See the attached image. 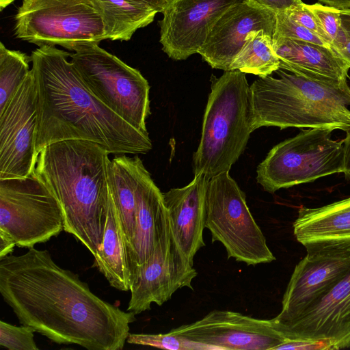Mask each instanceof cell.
Wrapping results in <instances>:
<instances>
[{
  "label": "cell",
  "mask_w": 350,
  "mask_h": 350,
  "mask_svg": "<svg viewBox=\"0 0 350 350\" xmlns=\"http://www.w3.org/2000/svg\"><path fill=\"white\" fill-rule=\"evenodd\" d=\"M0 293L21 325L60 345L121 350L136 320L58 266L48 250L34 247L0 258Z\"/></svg>",
  "instance_id": "6da1fadb"
},
{
  "label": "cell",
  "mask_w": 350,
  "mask_h": 350,
  "mask_svg": "<svg viewBox=\"0 0 350 350\" xmlns=\"http://www.w3.org/2000/svg\"><path fill=\"white\" fill-rule=\"evenodd\" d=\"M70 53L43 45L31 52L37 110L36 154L69 139L94 142L109 154H146L148 135L137 130L100 101L86 87Z\"/></svg>",
  "instance_id": "7a4b0ae2"
},
{
  "label": "cell",
  "mask_w": 350,
  "mask_h": 350,
  "mask_svg": "<svg viewBox=\"0 0 350 350\" xmlns=\"http://www.w3.org/2000/svg\"><path fill=\"white\" fill-rule=\"evenodd\" d=\"M109 154L90 141L57 142L40 152L34 171L60 204L64 230L77 239L94 256L102 242L107 221Z\"/></svg>",
  "instance_id": "3957f363"
},
{
  "label": "cell",
  "mask_w": 350,
  "mask_h": 350,
  "mask_svg": "<svg viewBox=\"0 0 350 350\" xmlns=\"http://www.w3.org/2000/svg\"><path fill=\"white\" fill-rule=\"evenodd\" d=\"M278 77H260L250 85L254 130L327 129L350 131V88L314 80L279 68Z\"/></svg>",
  "instance_id": "277c9868"
},
{
  "label": "cell",
  "mask_w": 350,
  "mask_h": 350,
  "mask_svg": "<svg viewBox=\"0 0 350 350\" xmlns=\"http://www.w3.org/2000/svg\"><path fill=\"white\" fill-rule=\"evenodd\" d=\"M202 135L193 154L194 176L211 178L229 172L254 131L250 88L245 73L227 70L212 81Z\"/></svg>",
  "instance_id": "5b68a950"
},
{
  "label": "cell",
  "mask_w": 350,
  "mask_h": 350,
  "mask_svg": "<svg viewBox=\"0 0 350 350\" xmlns=\"http://www.w3.org/2000/svg\"><path fill=\"white\" fill-rule=\"evenodd\" d=\"M72 51L71 62L88 90L123 120L148 135L150 87L141 72L98 43H81Z\"/></svg>",
  "instance_id": "8992f818"
},
{
  "label": "cell",
  "mask_w": 350,
  "mask_h": 350,
  "mask_svg": "<svg viewBox=\"0 0 350 350\" xmlns=\"http://www.w3.org/2000/svg\"><path fill=\"white\" fill-rule=\"evenodd\" d=\"M228 172L207 183L204 226L212 242L224 245L228 258L247 265L271 262L275 257L247 205L245 193Z\"/></svg>",
  "instance_id": "52a82bcc"
},
{
  "label": "cell",
  "mask_w": 350,
  "mask_h": 350,
  "mask_svg": "<svg viewBox=\"0 0 350 350\" xmlns=\"http://www.w3.org/2000/svg\"><path fill=\"white\" fill-rule=\"evenodd\" d=\"M332 130L308 129L273 146L258 165L256 180L269 193L342 172L343 141Z\"/></svg>",
  "instance_id": "ba28073f"
},
{
  "label": "cell",
  "mask_w": 350,
  "mask_h": 350,
  "mask_svg": "<svg viewBox=\"0 0 350 350\" xmlns=\"http://www.w3.org/2000/svg\"><path fill=\"white\" fill-rule=\"evenodd\" d=\"M14 21L15 36L39 46L72 51L81 43L107 40L94 0H23Z\"/></svg>",
  "instance_id": "9c48e42d"
},
{
  "label": "cell",
  "mask_w": 350,
  "mask_h": 350,
  "mask_svg": "<svg viewBox=\"0 0 350 350\" xmlns=\"http://www.w3.org/2000/svg\"><path fill=\"white\" fill-rule=\"evenodd\" d=\"M63 230L60 204L35 172L24 178L0 179V232L16 246L33 247Z\"/></svg>",
  "instance_id": "30bf717a"
},
{
  "label": "cell",
  "mask_w": 350,
  "mask_h": 350,
  "mask_svg": "<svg viewBox=\"0 0 350 350\" xmlns=\"http://www.w3.org/2000/svg\"><path fill=\"white\" fill-rule=\"evenodd\" d=\"M37 110L29 75L0 113V179L24 178L35 171Z\"/></svg>",
  "instance_id": "8fae6325"
},
{
  "label": "cell",
  "mask_w": 350,
  "mask_h": 350,
  "mask_svg": "<svg viewBox=\"0 0 350 350\" xmlns=\"http://www.w3.org/2000/svg\"><path fill=\"white\" fill-rule=\"evenodd\" d=\"M170 332L215 350H275L284 340L271 319L229 310H214L198 321Z\"/></svg>",
  "instance_id": "7c38bea8"
},
{
  "label": "cell",
  "mask_w": 350,
  "mask_h": 350,
  "mask_svg": "<svg viewBox=\"0 0 350 350\" xmlns=\"http://www.w3.org/2000/svg\"><path fill=\"white\" fill-rule=\"evenodd\" d=\"M247 0H172L160 21V43L174 60L198 53L221 15Z\"/></svg>",
  "instance_id": "4fadbf2b"
},
{
  "label": "cell",
  "mask_w": 350,
  "mask_h": 350,
  "mask_svg": "<svg viewBox=\"0 0 350 350\" xmlns=\"http://www.w3.org/2000/svg\"><path fill=\"white\" fill-rule=\"evenodd\" d=\"M175 241L172 232L163 240L131 286L127 311L135 314L163 305L178 289H193L198 273Z\"/></svg>",
  "instance_id": "5bb4252c"
},
{
  "label": "cell",
  "mask_w": 350,
  "mask_h": 350,
  "mask_svg": "<svg viewBox=\"0 0 350 350\" xmlns=\"http://www.w3.org/2000/svg\"><path fill=\"white\" fill-rule=\"evenodd\" d=\"M350 269V256L306 255L296 265L282 301V310L271 322L288 324L317 304Z\"/></svg>",
  "instance_id": "9a60e30c"
},
{
  "label": "cell",
  "mask_w": 350,
  "mask_h": 350,
  "mask_svg": "<svg viewBox=\"0 0 350 350\" xmlns=\"http://www.w3.org/2000/svg\"><path fill=\"white\" fill-rule=\"evenodd\" d=\"M276 13L252 0L227 10L214 24L198 53L213 68L230 70L248 34L263 30L273 38Z\"/></svg>",
  "instance_id": "2e32d148"
},
{
  "label": "cell",
  "mask_w": 350,
  "mask_h": 350,
  "mask_svg": "<svg viewBox=\"0 0 350 350\" xmlns=\"http://www.w3.org/2000/svg\"><path fill=\"white\" fill-rule=\"evenodd\" d=\"M275 329L284 338L327 340L335 350L350 348V269L312 308Z\"/></svg>",
  "instance_id": "e0dca14e"
},
{
  "label": "cell",
  "mask_w": 350,
  "mask_h": 350,
  "mask_svg": "<svg viewBox=\"0 0 350 350\" xmlns=\"http://www.w3.org/2000/svg\"><path fill=\"white\" fill-rule=\"evenodd\" d=\"M135 192L136 226L129 258L131 285L159 243L172 234L163 193L138 156Z\"/></svg>",
  "instance_id": "ac0fdd59"
},
{
  "label": "cell",
  "mask_w": 350,
  "mask_h": 350,
  "mask_svg": "<svg viewBox=\"0 0 350 350\" xmlns=\"http://www.w3.org/2000/svg\"><path fill=\"white\" fill-rule=\"evenodd\" d=\"M293 228L308 254L350 256V197L320 207L301 206Z\"/></svg>",
  "instance_id": "d6986e66"
},
{
  "label": "cell",
  "mask_w": 350,
  "mask_h": 350,
  "mask_svg": "<svg viewBox=\"0 0 350 350\" xmlns=\"http://www.w3.org/2000/svg\"><path fill=\"white\" fill-rule=\"evenodd\" d=\"M208 180L205 175L198 174L187 185L163 193L172 235L192 263L197 252L205 245L203 230Z\"/></svg>",
  "instance_id": "ffe728a7"
},
{
  "label": "cell",
  "mask_w": 350,
  "mask_h": 350,
  "mask_svg": "<svg viewBox=\"0 0 350 350\" xmlns=\"http://www.w3.org/2000/svg\"><path fill=\"white\" fill-rule=\"evenodd\" d=\"M280 68L322 82L345 84L350 67L330 47L284 38H273Z\"/></svg>",
  "instance_id": "44dd1931"
},
{
  "label": "cell",
  "mask_w": 350,
  "mask_h": 350,
  "mask_svg": "<svg viewBox=\"0 0 350 350\" xmlns=\"http://www.w3.org/2000/svg\"><path fill=\"white\" fill-rule=\"evenodd\" d=\"M94 257V266L112 287L122 291L130 290L132 281L129 254L121 222L111 193L103 240Z\"/></svg>",
  "instance_id": "7402d4cb"
},
{
  "label": "cell",
  "mask_w": 350,
  "mask_h": 350,
  "mask_svg": "<svg viewBox=\"0 0 350 350\" xmlns=\"http://www.w3.org/2000/svg\"><path fill=\"white\" fill-rule=\"evenodd\" d=\"M137 159V154H118L108 163L109 191L121 222L129 260L136 226Z\"/></svg>",
  "instance_id": "603a6c76"
},
{
  "label": "cell",
  "mask_w": 350,
  "mask_h": 350,
  "mask_svg": "<svg viewBox=\"0 0 350 350\" xmlns=\"http://www.w3.org/2000/svg\"><path fill=\"white\" fill-rule=\"evenodd\" d=\"M103 19L107 39L129 40L139 29L151 23L155 10L136 0H94Z\"/></svg>",
  "instance_id": "cb8c5ba5"
},
{
  "label": "cell",
  "mask_w": 350,
  "mask_h": 350,
  "mask_svg": "<svg viewBox=\"0 0 350 350\" xmlns=\"http://www.w3.org/2000/svg\"><path fill=\"white\" fill-rule=\"evenodd\" d=\"M280 63L273 48V38L260 30L252 31L246 37L230 70H237L265 77L279 69Z\"/></svg>",
  "instance_id": "d4e9b609"
},
{
  "label": "cell",
  "mask_w": 350,
  "mask_h": 350,
  "mask_svg": "<svg viewBox=\"0 0 350 350\" xmlns=\"http://www.w3.org/2000/svg\"><path fill=\"white\" fill-rule=\"evenodd\" d=\"M30 62V56L0 43V113L29 75Z\"/></svg>",
  "instance_id": "484cf974"
},
{
  "label": "cell",
  "mask_w": 350,
  "mask_h": 350,
  "mask_svg": "<svg viewBox=\"0 0 350 350\" xmlns=\"http://www.w3.org/2000/svg\"><path fill=\"white\" fill-rule=\"evenodd\" d=\"M126 342L169 350L215 349L211 346L186 339L170 332L166 334H129Z\"/></svg>",
  "instance_id": "4316f807"
},
{
  "label": "cell",
  "mask_w": 350,
  "mask_h": 350,
  "mask_svg": "<svg viewBox=\"0 0 350 350\" xmlns=\"http://www.w3.org/2000/svg\"><path fill=\"white\" fill-rule=\"evenodd\" d=\"M308 7L314 13L324 32L332 49L342 45L348 38L343 31L340 17V10L317 3Z\"/></svg>",
  "instance_id": "83f0119b"
},
{
  "label": "cell",
  "mask_w": 350,
  "mask_h": 350,
  "mask_svg": "<svg viewBox=\"0 0 350 350\" xmlns=\"http://www.w3.org/2000/svg\"><path fill=\"white\" fill-rule=\"evenodd\" d=\"M33 332L29 327L0 321V345L10 350H38Z\"/></svg>",
  "instance_id": "f1b7e54d"
},
{
  "label": "cell",
  "mask_w": 350,
  "mask_h": 350,
  "mask_svg": "<svg viewBox=\"0 0 350 350\" xmlns=\"http://www.w3.org/2000/svg\"><path fill=\"white\" fill-rule=\"evenodd\" d=\"M284 38L302 40L332 48L331 45L293 21L285 12L276 13V23L273 38Z\"/></svg>",
  "instance_id": "f546056e"
},
{
  "label": "cell",
  "mask_w": 350,
  "mask_h": 350,
  "mask_svg": "<svg viewBox=\"0 0 350 350\" xmlns=\"http://www.w3.org/2000/svg\"><path fill=\"white\" fill-rule=\"evenodd\" d=\"M284 12L293 21L308 29L331 45L319 20L308 7V4L301 3Z\"/></svg>",
  "instance_id": "4dcf8cb0"
},
{
  "label": "cell",
  "mask_w": 350,
  "mask_h": 350,
  "mask_svg": "<svg viewBox=\"0 0 350 350\" xmlns=\"http://www.w3.org/2000/svg\"><path fill=\"white\" fill-rule=\"evenodd\" d=\"M335 350L333 344L327 340H311L301 338H284L282 343L275 350Z\"/></svg>",
  "instance_id": "1f68e13d"
},
{
  "label": "cell",
  "mask_w": 350,
  "mask_h": 350,
  "mask_svg": "<svg viewBox=\"0 0 350 350\" xmlns=\"http://www.w3.org/2000/svg\"><path fill=\"white\" fill-rule=\"evenodd\" d=\"M258 5L269 9L275 13L286 11L299 5L301 0H252Z\"/></svg>",
  "instance_id": "d6a6232c"
},
{
  "label": "cell",
  "mask_w": 350,
  "mask_h": 350,
  "mask_svg": "<svg viewBox=\"0 0 350 350\" xmlns=\"http://www.w3.org/2000/svg\"><path fill=\"white\" fill-rule=\"evenodd\" d=\"M342 141V173L347 179L350 180V131L347 132V135Z\"/></svg>",
  "instance_id": "836d02e7"
},
{
  "label": "cell",
  "mask_w": 350,
  "mask_h": 350,
  "mask_svg": "<svg viewBox=\"0 0 350 350\" xmlns=\"http://www.w3.org/2000/svg\"><path fill=\"white\" fill-rule=\"evenodd\" d=\"M14 246H16V243L9 236L0 232V258L10 255Z\"/></svg>",
  "instance_id": "e575fe53"
},
{
  "label": "cell",
  "mask_w": 350,
  "mask_h": 350,
  "mask_svg": "<svg viewBox=\"0 0 350 350\" xmlns=\"http://www.w3.org/2000/svg\"><path fill=\"white\" fill-rule=\"evenodd\" d=\"M139 1L151 9L155 10L157 12L163 14L166 7L171 2L172 0H136Z\"/></svg>",
  "instance_id": "d590c367"
},
{
  "label": "cell",
  "mask_w": 350,
  "mask_h": 350,
  "mask_svg": "<svg viewBox=\"0 0 350 350\" xmlns=\"http://www.w3.org/2000/svg\"><path fill=\"white\" fill-rule=\"evenodd\" d=\"M332 49L350 67V39L347 38L342 45L338 47L333 48Z\"/></svg>",
  "instance_id": "8d00e7d4"
},
{
  "label": "cell",
  "mask_w": 350,
  "mask_h": 350,
  "mask_svg": "<svg viewBox=\"0 0 350 350\" xmlns=\"http://www.w3.org/2000/svg\"><path fill=\"white\" fill-rule=\"evenodd\" d=\"M327 6L340 10H350V0H318Z\"/></svg>",
  "instance_id": "74e56055"
},
{
  "label": "cell",
  "mask_w": 350,
  "mask_h": 350,
  "mask_svg": "<svg viewBox=\"0 0 350 350\" xmlns=\"http://www.w3.org/2000/svg\"><path fill=\"white\" fill-rule=\"evenodd\" d=\"M340 17L342 28L350 39V10H340Z\"/></svg>",
  "instance_id": "f35d334b"
},
{
  "label": "cell",
  "mask_w": 350,
  "mask_h": 350,
  "mask_svg": "<svg viewBox=\"0 0 350 350\" xmlns=\"http://www.w3.org/2000/svg\"><path fill=\"white\" fill-rule=\"evenodd\" d=\"M14 0H0V10L2 11L4 8L12 3Z\"/></svg>",
  "instance_id": "ab89813d"
}]
</instances>
